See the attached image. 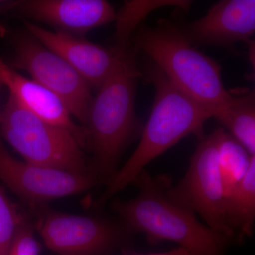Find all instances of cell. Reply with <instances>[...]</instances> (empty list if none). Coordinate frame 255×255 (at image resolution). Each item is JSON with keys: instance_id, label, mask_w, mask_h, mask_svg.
Instances as JSON below:
<instances>
[{"instance_id": "cell-15", "label": "cell", "mask_w": 255, "mask_h": 255, "mask_svg": "<svg viewBox=\"0 0 255 255\" xmlns=\"http://www.w3.org/2000/svg\"><path fill=\"white\" fill-rule=\"evenodd\" d=\"M225 217L235 237L252 236L255 220V156L246 175L226 198Z\"/></svg>"}, {"instance_id": "cell-17", "label": "cell", "mask_w": 255, "mask_h": 255, "mask_svg": "<svg viewBox=\"0 0 255 255\" xmlns=\"http://www.w3.org/2000/svg\"><path fill=\"white\" fill-rule=\"evenodd\" d=\"M189 1H127L116 14V30L114 46L127 48L132 46V33L137 29L142 18L159 6L177 5L189 8Z\"/></svg>"}, {"instance_id": "cell-18", "label": "cell", "mask_w": 255, "mask_h": 255, "mask_svg": "<svg viewBox=\"0 0 255 255\" xmlns=\"http://www.w3.org/2000/svg\"><path fill=\"white\" fill-rule=\"evenodd\" d=\"M25 222L17 206L0 187V255H8L15 234Z\"/></svg>"}, {"instance_id": "cell-9", "label": "cell", "mask_w": 255, "mask_h": 255, "mask_svg": "<svg viewBox=\"0 0 255 255\" xmlns=\"http://www.w3.org/2000/svg\"><path fill=\"white\" fill-rule=\"evenodd\" d=\"M0 179L33 207L47 201L74 195L100 182L94 174H78L22 162L0 144Z\"/></svg>"}, {"instance_id": "cell-12", "label": "cell", "mask_w": 255, "mask_h": 255, "mask_svg": "<svg viewBox=\"0 0 255 255\" xmlns=\"http://www.w3.org/2000/svg\"><path fill=\"white\" fill-rule=\"evenodd\" d=\"M177 26L196 47L230 48L238 42L248 43L255 31V1L223 0L203 17Z\"/></svg>"}, {"instance_id": "cell-6", "label": "cell", "mask_w": 255, "mask_h": 255, "mask_svg": "<svg viewBox=\"0 0 255 255\" xmlns=\"http://www.w3.org/2000/svg\"><path fill=\"white\" fill-rule=\"evenodd\" d=\"M198 140L187 173L177 186L167 189V196L199 214L210 230L229 244L236 237L225 217L226 195L218 165L216 132Z\"/></svg>"}, {"instance_id": "cell-11", "label": "cell", "mask_w": 255, "mask_h": 255, "mask_svg": "<svg viewBox=\"0 0 255 255\" xmlns=\"http://www.w3.org/2000/svg\"><path fill=\"white\" fill-rule=\"evenodd\" d=\"M25 26L30 34L63 58L91 86L99 88L115 73L133 46L105 47L85 39L39 27L29 21Z\"/></svg>"}, {"instance_id": "cell-21", "label": "cell", "mask_w": 255, "mask_h": 255, "mask_svg": "<svg viewBox=\"0 0 255 255\" xmlns=\"http://www.w3.org/2000/svg\"><path fill=\"white\" fill-rule=\"evenodd\" d=\"M4 86V85H2V83H1V81H0V94H1V88H2V87ZM1 110H0V120H1ZM1 132H0V144H2V142H1Z\"/></svg>"}, {"instance_id": "cell-10", "label": "cell", "mask_w": 255, "mask_h": 255, "mask_svg": "<svg viewBox=\"0 0 255 255\" xmlns=\"http://www.w3.org/2000/svg\"><path fill=\"white\" fill-rule=\"evenodd\" d=\"M0 14H14L53 26L56 32L80 38L94 28L115 21L105 0H17L0 3Z\"/></svg>"}, {"instance_id": "cell-5", "label": "cell", "mask_w": 255, "mask_h": 255, "mask_svg": "<svg viewBox=\"0 0 255 255\" xmlns=\"http://www.w3.org/2000/svg\"><path fill=\"white\" fill-rule=\"evenodd\" d=\"M0 132L26 162L70 173L94 174L71 132L32 113L11 94L1 110Z\"/></svg>"}, {"instance_id": "cell-20", "label": "cell", "mask_w": 255, "mask_h": 255, "mask_svg": "<svg viewBox=\"0 0 255 255\" xmlns=\"http://www.w3.org/2000/svg\"><path fill=\"white\" fill-rule=\"evenodd\" d=\"M137 255H206L194 250L189 249L185 247L179 246V248L164 253H150V254Z\"/></svg>"}, {"instance_id": "cell-8", "label": "cell", "mask_w": 255, "mask_h": 255, "mask_svg": "<svg viewBox=\"0 0 255 255\" xmlns=\"http://www.w3.org/2000/svg\"><path fill=\"white\" fill-rule=\"evenodd\" d=\"M36 228L46 246L60 255H104L122 241L123 230L104 220L41 209Z\"/></svg>"}, {"instance_id": "cell-22", "label": "cell", "mask_w": 255, "mask_h": 255, "mask_svg": "<svg viewBox=\"0 0 255 255\" xmlns=\"http://www.w3.org/2000/svg\"><path fill=\"white\" fill-rule=\"evenodd\" d=\"M1 1H1V0H0V3H1Z\"/></svg>"}, {"instance_id": "cell-19", "label": "cell", "mask_w": 255, "mask_h": 255, "mask_svg": "<svg viewBox=\"0 0 255 255\" xmlns=\"http://www.w3.org/2000/svg\"><path fill=\"white\" fill-rule=\"evenodd\" d=\"M41 246L33 235V229L25 222L15 234L8 255H39Z\"/></svg>"}, {"instance_id": "cell-4", "label": "cell", "mask_w": 255, "mask_h": 255, "mask_svg": "<svg viewBox=\"0 0 255 255\" xmlns=\"http://www.w3.org/2000/svg\"><path fill=\"white\" fill-rule=\"evenodd\" d=\"M131 43L196 102L214 110L232 97L223 85L219 64L193 46L175 23L160 19L154 26L141 25Z\"/></svg>"}, {"instance_id": "cell-14", "label": "cell", "mask_w": 255, "mask_h": 255, "mask_svg": "<svg viewBox=\"0 0 255 255\" xmlns=\"http://www.w3.org/2000/svg\"><path fill=\"white\" fill-rule=\"evenodd\" d=\"M214 118L222 128L246 148L255 155V95L247 92L231 98L214 110Z\"/></svg>"}, {"instance_id": "cell-3", "label": "cell", "mask_w": 255, "mask_h": 255, "mask_svg": "<svg viewBox=\"0 0 255 255\" xmlns=\"http://www.w3.org/2000/svg\"><path fill=\"white\" fill-rule=\"evenodd\" d=\"M133 183L138 194L113 204L129 229L143 233L150 243L173 242L206 255L224 254L228 243L199 222L192 211L169 199L171 179L167 176L154 177L144 169Z\"/></svg>"}, {"instance_id": "cell-13", "label": "cell", "mask_w": 255, "mask_h": 255, "mask_svg": "<svg viewBox=\"0 0 255 255\" xmlns=\"http://www.w3.org/2000/svg\"><path fill=\"white\" fill-rule=\"evenodd\" d=\"M0 81L25 108L48 123L71 132L82 148L88 147L87 129L74 122L66 106L53 92L20 75L1 59Z\"/></svg>"}, {"instance_id": "cell-2", "label": "cell", "mask_w": 255, "mask_h": 255, "mask_svg": "<svg viewBox=\"0 0 255 255\" xmlns=\"http://www.w3.org/2000/svg\"><path fill=\"white\" fill-rule=\"evenodd\" d=\"M136 50L129 53L118 70L98 89L89 107L85 128L92 152V172L106 184L117 172V164L128 145L141 134L136 112Z\"/></svg>"}, {"instance_id": "cell-7", "label": "cell", "mask_w": 255, "mask_h": 255, "mask_svg": "<svg viewBox=\"0 0 255 255\" xmlns=\"http://www.w3.org/2000/svg\"><path fill=\"white\" fill-rule=\"evenodd\" d=\"M9 38L14 55L9 66L24 70L32 80L58 96L85 127L92 100L91 86L62 57L28 32H15Z\"/></svg>"}, {"instance_id": "cell-16", "label": "cell", "mask_w": 255, "mask_h": 255, "mask_svg": "<svg viewBox=\"0 0 255 255\" xmlns=\"http://www.w3.org/2000/svg\"><path fill=\"white\" fill-rule=\"evenodd\" d=\"M214 131L217 142L218 165L226 198L246 175L255 155H250L223 128L220 127Z\"/></svg>"}, {"instance_id": "cell-1", "label": "cell", "mask_w": 255, "mask_h": 255, "mask_svg": "<svg viewBox=\"0 0 255 255\" xmlns=\"http://www.w3.org/2000/svg\"><path fill=\"white\" fill-rule=\"evenodd\" d=\"M149 81L155 87L152 111L141 132L140 143L122 168L106 184L97 204H103L132 184L152 160L188 135L200 138L204 127L214 118V110L196 102L174 87L150 61L146 65Z\"/></svg>"}]
</instances>
